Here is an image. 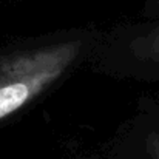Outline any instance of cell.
Wrapping results in <instances>:
<instances>
[{
    "label": "cell",
    "mask_w": 159,
    "mask_h": 159,
    "mask_svg": "<svg viewBox=\"0 0 159 159\" xmlns=\"http://www.w3.org/2000/svg\"><path fill=\"white\" fill-rule=\"evenodd\" d=\"M130 50L139 60L159 63V26L136 37L131 42Z\"/></svg>",
    "instance_id": "cell-2"
},
{
    "label": "cell",
    "mask_w": 159,
    "mask_h": 159,
    "mask_svg": "<svg viewBox=\"0 0 159 159\" xmlns=\"http://www.w3.org/2000/svg\"><path fill=\"white\" fill-rule=\"evenodd\" d=\"M158 8H159V3H158Z\"/></svg>",
    "instance_id": "cell-4"
},
{
    "label": "cell",
    "mask_w": 159,
    "mask_h": 159,
    "mask_svg": "<svg viewBox=\"0 0 159 159\" xmlns=\"http://www.w3.org/2000/svg\"><path fill=\"white\" fill-rule=\"evenodd\" d=\"M147 153L152 159H159V131H155L147 139Z\"/></svg>",
    "instance_id": "cell-3"
},
{
    "label": "cell",
    "mask_w": 159,
    "mask_h": 159,
    "mask_svg": "<svg viewBox=\"0 0 159 159\" xmlns=\"http://www.w3.org/2000/svg\"><path fill=\"white\" fill-rule=\"evenodd\" d=\"M82 40L37 47L0 57V122L31 104L77 60Z\"/></svg>",
    "instance_id": "cell-1"
}]
</instances>
